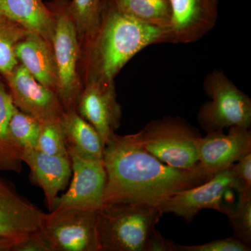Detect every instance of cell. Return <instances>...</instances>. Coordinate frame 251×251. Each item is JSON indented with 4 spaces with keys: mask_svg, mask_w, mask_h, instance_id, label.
Instances as JSON below:
<instances>
[{
    "mask_svg": "<svg viewBox=\"0 0 251 251\" xmlns=\"http://www.w3.org/2000/svg\"><path fill=\"white\" fill-rule=\"evenodd\" d=\"M103 161L106 172L103 204L158 206L173 195L213 176L198 164L190 170L168 166L145 150L133 134L114 133L104 147Z\"/></svg>",
    "mask_w": 251,
    "mask_h": 251,
    "instance_id": "1",
    "label": "cell"
},
{
    "mask_svg": "<svg viewBox=\"0 0 251 251\" xmlns=\"http://www.w3.org/2000/svg\"><path fill=\"white\" fill-rule=\"evenodd\" d=\"M169 29L135 21L120 12L113 0H102L98 29L90 43V78L114 82L124 66L152 44L170 43Z\"/></svg>",
    "mask_w": 251,
    "mask_h": 251,
    "instance_id": "2",
    "label": "cell"
},
{
    "mask_svg": "<svg viewBox=\"0 0 251 251\" xmlns=\"http://www.w3.org/2000/svg\"><path fill=\"white\" fill-rule=\"evenodd\" d=\"M163 214L158 206L146 204H103L97 211L100 251H148L150 236Z\"/></svg>",
    "mask_w": 251,
    "mask_h": 251,
    "instance_id": "3",
    "label": "cell"
},
{
    "mask_svg": "<svg viewBox=\"0 0 251 251\" xmlns=\"http://www.w3.org/2000/svg\"><path fill=\"white\" fill-rule=\"evenodd\" d=\"M133 135L145 150L168 166L186 170L198 166L202 135L184 119H157Z\"/></svg>",
    "mask_w": 251,
    "mask_h": 251,
    "instance_id": "4",
    "label": "cell"
},
{
    "mask_svg": "<svg viewBox=\"0 0 251 251\" xmlns=\"http://www.w3.org/2000/svg\"><path fill=\"white\" fill-rule=\"evenodd\" d=\"M209 101L203 104L198 122L206 133L232 126L250 128L251 100L221 70L213 71L203 82Z\"/></svg>",
    "mask_w": 251,
    "mask_h": 251,
    "instance_id": "5",
    "label": "cell"
},
{
    "mask_svg": "<svg viewBox=\"0 0 251 251\" xmlns=\"http://www.w3.org/2000/svg\"><path fill=\"white\" fill-rule=\"evenodd\" d=\"M247 190L251 188L242 184L231 166L214 175L202 184L173 195L158 207L163 214H173L188 223L202 209H213L225 214L231 206L226 202V196Z\"/></svg>",
    "mask_w": 251,
    "mask_h": 251,
    "instance_id": "6",
    "label": "cell"
},
{
    "mask_svg": "<svg viewBox=\"0 0 251 251\" xmlns=\"http://www.w3.org/2000/svg\"><path fill=\"white\" fill-rule=\"evenodd\" d=\"M55 26L52 50L58 73L57 93L64 111L75 108L80 95L77 77L78 34L67 11V4L59 0L52 4Z\"/></svg>",
    "mask_w": 251,
    "mask_h": 251,
    "instance_id": "7",
    "label": "cell"
},
{
    "mask_svg": "<svg viewBox=\"0 0 251 251\" xmlns=\"http://www.w3.org/2000/svg\"><path fill=\"white\" fill-rule=\"evenodd\" d=\"M97 211H50L46 214L39 231L51 251H100Z\"/></svg>",
    "mask_w": 251,
    "mask_h": 251,
    "instance_id": "8",
    "label": "cell"
},
{
    "mask_svg": "<svg viewBox=\"0 0 251 251\" xmlns=\"http://www.w3.org/2000/svg\"><path fill=\"white\" fill-rule=\"evenodd\" d=\"M67 151L72 161V182L67 192L57 198L51 211L67 209L99 210L103 204L106 184L103 161L82 158L70 150Z\"/></svg>",
    "mask_w": 251,
    "mask_h": 251,
    "instance_id": "9",
    "label": "cell"
},
{
    "mask_svg": "<svg viewBox=\"0 0 251 251\" xmlns=\"http://www.w3.org/2000/svg\"><path fill=\"white\" fill-rule=\"evenodd\" d=\"M77 112L98 132L104 147L120 127L122 109L115 83L90 78L77 98Z\"/></svg>",
    "mask_w": 251,
    "mask_h": 251,
    "instance_id": "10",
    "label": "cell"
},
{
    "mask_svg": "<svg viewBox=\"0 0 251 251\" xmlns=\"http://www.w3.org/2000/svg\"><path fill=\"white\" fill-rule=\"evenodd\" d=\"M251 153L250 128L232 126L227 134L224 130L208 132L198 145L199 166L214 176L230 168L236 162Z\"/></svg>",
    "mask_w": 251,
    "mask_h": 251,
    "instance_id": "11",
    "label": "cell"
},
{
    "mask_svg": "<svg viewBox=\"0 0 251 251\" xmlns=\"http://www.w3.org/2000/svg\"><path fill=\"white\" fill-rule=\"evenodd\" d=\"M6 78L18 110L41 122L62 117L64 110L56 92L41 85L22 64H18Z\"/></svg>",
    "mask_w": 251,
    "mask_h": 251,
    "instance_id": "12",
    "label": "cell"
},
{
    "mask_svg": "<svg viewBox=\"0 0 251 251\" xmlns=\"http://www.w3.org/2000/svg\"><path fill=\"white\" fill-rule=\"evenodd\" d=\"M170 3L173 13L170 43L196 42L215 27L218 0H170Z\"/></svg>",
    "mask_w": 251,
    "mask_h": 251,
    "instance_id": "13",
    "label": "cell"
},
{
    "mask_svg": "<svg viewBox=\"0 0 251 251\" xmlns=\"http://www.w3.org/2000/svg\"><path fill=\"white\" fill-rule=\"evenodd\" d=\"M45 213L0 176V236L20 240L39 230Z\"/></svg>",
    "mask_w": 251,
    "mask_h": 251,
    "instance_id": "14",
    "label": "cell"
},
{
    "mask_svg": "<svg viewBox=\"0 0 251 251\" xmlns=\"http://www.w3.org/2000/svg\"><path fill=\"white\" fill-rule=\"evenodd\" d=\"M21 158L30 168L31 179L42 188L49 211H52L58 193L65 189L72 176L70 157L53 156L36 149H25Z\"/></svg>",
    "mask_w": 251,
    "mask_h": 251,
    "instance_id": "15",
    "label": "cell"
},
{
    "mask_svg": "<svg viewBox=\"0 0 251 251\" xmlns=\"http://www.w3.org/2000/svg\"><path fill=\"white\" fill-rule=\"evenodd\" d=\"M18 62L38 82L57 92L58 73L52 46L35 33L30 32L20 41L14 49ZM57 94V93H56Z\"/></svg>",
    "mask_w": 251,
    "mask_h": 251,
    "instance_id": "16",
    "label": "cell"
},
{
    "mask_svg": "<svg viewBox=\"0 0 251 251\" xmlns=\"http://www.w3.org/2000/svg\"><path fill=\"white\" fill-rule=\"evenodd\" d=\"M0 14L41 36L52 46L55 19L42 0H0Z\"/></svg>",
    "mask_w": 251,
    "mask_h": 251,
    "instance_id": "17",
    "label": "cell"
},
{
    "mask_svg": "<svg viewBox=\"0 0 251 251\" xmlns=\"http://www.w3.org/2000/svg\"><path fill=\"white\" fill-rule=\"evenodd\" d=\"M60 122L67 150L82 158L103 161L104 145L100 135L76 109L65 110Z\"/></svg>",
    "mask_w": 251,
    "mask_h": 251,
    "instance_id": "18",
    "label": "cell"
},
{
    "mask_svg": "<svg viewBox=\"0 0 251 251\" xmlns=\"http://www.w3.org/2000/svg\"><path fill=\"white\" fill-rule=\"evenodd\" d=\"M113 1L120 12L135 21L148 25L171 30L173 13L170 0Z\"/></svg>",
    "mask_w": 251,
    "mask_h": 251,
    "instance_id": "19",
    "label": "cell"
},
{
    "mask_svg": "<svg viewBox=\"0 0 251 251\" xmlns=\"http://www.w3.org/2000/svg\"><path fill=\"white\" fill-rule=\"evenodd\" d=\"M16 108L11 94L0 78V170L20 173L22 170V151L15 146L9 134V122Z\"/></svg>",
    "mask_w": 251,
    "mask_h": 251,
    "instance_id": "20",
    "label": "cell"
},
{
    "mask_svg": "<svg viewBox=\"0 0 251 251\" xmlns=\"http://www.w3.org/2000/svg\"><path fill=\"white\" fill-rule=\"evenodd\" d=\"M29 33L19 24L0 14V74L9 76L19 64L14 49Z\"/></svg>",
    "mask_w": 251,
    "mask_h": 251,
    "instance_id": "21",
    "label": "cell"
},
{
    "mask_svg": "<svg viewBox=\"0 0 251 251\" xmlns=\"http://www.w3.org/2000/svg\"><path fill=\"white\" fill-rule=\"evenodd\" d=\"M102 0H72L67 11L72 18L77 34L91 41L98 29Z\"/></svg>",
    "mask_w": 251,
    "mask_h": 251,
    "instance_id": "22",
    "label": "cell"
},
{
    "mask_svg": "<svg viewBox=\"0 0 251 251\" xmlns=\"http://www.w3.org/2000/svg\"><path fill=\"white\" fill-rule=\"evenodd\" d=\"M40 128V121L16 107L10 118L8 130L16 148L21 151L25 149H36Z\"/></svg>",
    "mask_w": 251,
    "mask_h": 251,
    "instance_id": "23",
    "label": "cell"
},
{
    "mask_svg": "<svg viewBox=\"0 0 251 251\" xmlns=\"http://www.w3.org/2000/svg\"><path fill=\"white\" fill-rule=\"evenodd\" d=\"M234 231V237L251 244V190L238 193L236 204L229 206L225 212Z\"/></svg>",
    "mask_w": 251,
    "mask_h": 251,
    "instance_id": "24",
    "label": "cell"
},
{
    "mask_svg": "<svg viewBox=\"0 0 251 251\" xmlns=\"http://www.w3.org/2000/svg\"><path fill=\"white\" fill-rule=\"evenodd\" d=\"M36 149L47 154L69 156L60 118L41 122Z\"/></svg>",
    "mask_w": 251,
    "mask_h": 251,
    "instance_id": "25",
    "label": "cell"
},
{
    "mask_svg": "<svg viewBox=\"0 0 251 251\" xmlns=\"http://www.w3.org/2000/svg\"><path fill=\"white\" fill-rule=\"evenodd\" d=\"M250 246L237 238L229 237L199 245L182 246L175 244L174 251H250Z\"/></svg>",
    "mask_w": 251,
    "mask_h": 251,
    "instance_id": "26",
    "label": "cell"
},
{
    "mask_svg": "<svg viewBox=\"0 0 251 251\" xmlns=\"http://www.w3.org/2000/svg\"><path fill=\"white\" fill-rule=\"evenodd\" d=\"M11 251H51L40 231L36 230L17 241Z\"/></svg>",
    "mask_w": 251,
    "mask_h": 251,
    "instance_id": "27",
    "label": "cell"
},
{
    "mask_svg": "<svg viewBox=\"0 0 251 251\" xmlns=\"http://www.w3.org/2000/svg\"><path fill=\"white\" fill-rule=\"evenodd\" d=\"M234 174L243 184L251 188V153L241 158L232 166Z\"/></svg>",
    "mask_w": 251,
    "mask_h": 251,
    "instance_id": "28",
    "label": "cell"
},
{
    "mask_svg": "<svg viewBox=\"0 0 251 251\" xmlns=\"http://www.w3.org/2000/svg\"><path fill=\"white\" fill-rule=\"evenodd\" d=\"M175 243L163 237L161 234L153 229L149 241L148 251H174Z\"/></svg>",
    "mask_w": 251,
    "mask_h": 251,
    "instance_id": "29",
    "label": "cell"
},
{
    "mask_svg": "<svg viewBox=\"0 0 251 251\" xmlns=\"http://www.w3.org/2000/svg\"><path fill=\"white\" fill-rule=\"evenodd\" d=\"M18 240L0 236V251H11L15 243Z\"/></svg>",
    "mask_w": 251,
    "mask_h": 251,
    "instance_id": "30",
    "label": "cell"
}]
</instances>
